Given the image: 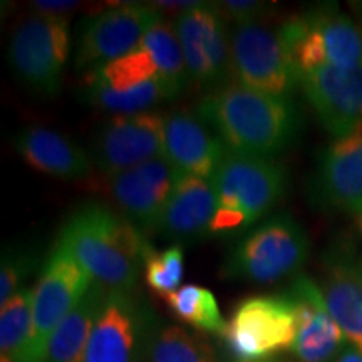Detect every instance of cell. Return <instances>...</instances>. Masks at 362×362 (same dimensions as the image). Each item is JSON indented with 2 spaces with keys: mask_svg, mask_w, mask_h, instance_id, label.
<instances>
[{
  "mask_svg": "<svg viewBox=\"0 0 362 362\" xmlns=\"http://www.w3.org/2000/svg\"><path fill=\"white\" fill-rule=\"evenodd\" d=\"M202 121L226 149L274 158L297 141L302 117L291 98H277L228 83L210 90L197 104Z\"/></svg>",
  "mask_w": 362,
  "mask_h": 362,
  "instance_id": "cell-1",
  "label": "cell"
},
{
  "mask_svg": "<svg viewBox=\"0 0 362 362\" xmlns=\"http://www.w3.org/2000/svg\"><path fill=\"white\" fill-rule=\"evenodd\" d=\"M59 240L107 291L133 292L153 250L133 221L101 203H86L74 210Z\"/></svg>",
  "mask_w": 362,
  "mask_h": 362,
  "instance_id": "cell-2",
  "label": "cell"
},
{
  "mask_svg": "<svg viewBox=\"0 0 362 362\" xmlns=\"http://www.w3.org/2000/svg\"><path fill=\"white\" fill-rule=\"evenodd\" d=\"M216 214L210 237L242 238L282 202L288 175L274 158L242 155L226 149L211 176Z\"/></svg>",
  "mask_w": 362,
  "mask_h": 362,
  "instance_id": "cell-3",
  "label": "cell"
},
{
  "mask_svg": "<svg viewBox=\"0 0 362 362\" xmlns=\"http://www.w3.org/2000/svg\"><path fill=\"white\" fill-rule=\"evenodd\" d=\"M310 242L304 226L287 214L257 225L226 253L220 277L252 284H274L292 277L305 265Z\"/></svg>",
  "mask_w": 362,
  "mask_h": 362,
  "instance_id": "cell-4",
  "label": "cell"
},
{
  "mask_svg": "<svg viewBox=\"0 0 362 362\" xmlns=\"http://www.w3.org/2000/svg\"><path fill=\"white\" fill-rule=\"evenodd\" d=\"M277 30L298 76L322 66L362 69V25L336 6L312 7Z\"/></svg>",
  "mask_w": 362,
  "mask_h": 362,
  "instance_id": "cell-5",
  "label": "cell"
},
{
  "mask_svg": "<svg viewBox=\"0 0 362 362\" xmlns=\"http://www.w3.org/2000/svg\"><path fill=\"white\" fill-rule=\"evenodd\" d=\"M296 334L297 307L285 292L238 302L220 339L237 362H259L291 351Z\"/></svg>",
  "mask_w": 362,
  "mask_h": 362,
  "instance_id": "cell-6",
  "label": "cell"
},
{
  "mask_svg": "<svg viewBox=\"0 0 362 362\" xmlns=\"http://www.w3.org/2000/svg\"><path fill=\"white\" fill-rule=\"evenodd\" d=\"M94 280L57 238L34 288L33 329L17 362H44L47 344L62 319L79 304Z\"/></svg>",
  "mask_w": 362,
  "mask_h": 362,
  "instance_id": "cell-7",
  "label": "cell"
},
{
  "mask_svg": "<svg viewBox=\"0 0 362 362\" xmlns=\"http://www.w3.org/2000/svg\"><path fill=\"white\" fill-rule=\"evenodd\" d=\"M71 52V24L66 16L35 13L13 30L8 62L22 83L40 96H56L62 88Z\"/></svg>",
  "mask_w": 362,
  "mask_h": 362,
  "instance_id": "cell-8",
  "label": "cell"
},
{
  "mask_svg": "<svg viewBox=\"0 0 362 362\" xmlns=\"http://www.w3.org/2000/svg\"><path fill=\"white\" fill-rule=\"evenodd\" d=\"M189 83L208 93L228 84L232 67V30L216 4L200 2L173 21Z\"/></svg>",
  "mask_w": 362,
  "mask_h": 362,
  "instance_id": "cell-9",
  "label": "cell"
},
{
  "mask_svg": "<svg viewBox=\"0 0 362 362\" xmlns=\"http://www.w3.org/2000/svg\"><path fill=\"white\" fill-rule=\"evenodd\" d=\"M232 67L237 83L277 98H291L298 72L279 30L259 24L232 29Z\"/></svg>",
  "mask_w": 362,
  "mask_h": 362,
  "instance_id": "cell-10",
  "label": "cell"
},
{
  "mask_svg": "<svg viewBox=\"0 0 362 362\" xmlns=\"http://www.w3.org/2000/svg\"><path fill=\"white\" fill-rule=\"evenodd\" d=\"M160 19V12L146 4H116L103 8L84 21L76 66L90 71L136 51Z\"/></svg>",
  "mask_w": 362,
  "mask_h": 362,
  "instance_id": "cell-11",
  "label": "cell"
},
{
  "mask_svg": "<svg viewBox=\"0 0 362 362\" xmlns=\"http://www.w3.org/2000/svg\"><path fill=\"white\" fill-rule=\"evenodd\" d=\"M156 322L153 310L133 293L110 291L90 332L84 362H141Z\"/></svg>",
  "mask_w": 362,
  "mask_h": 362,
  "instance_id": "cell-12",
  "label": "cell"
},
{
  "mask_svg": "<svg viewBox=\"0 0 362 362\" xmlns=\"http://www.w3.org/2000/svg\"><path fill=\"white\" fill-rule=\"evenodd\" d=\"M307 193L327 214H362V129L334 138L319 153Z\"/></svg>",
  "mask_w": 362,
  "mask_h": 362,
  "instance_id": "cell-13",
  "label": "cell"
},
{
  "mask_svg": "<svg viewBox=\"0 0 362 362\" xmlns=\"http://www.w3.org/2000/svg\"><path fill=\"white\" fill-rule=\"evenodd\" d=\"M165 155V117L156 112L112 116L93 144L94 166L106 176Z\"/></svg>",
  "mask_w": 362,
  "mask_h": 362,
  "instance_id": "cell-14",
  "label": "cell"
},
{
  "mask_svg": "<svg viewBox=\"0 0 362 362\" xmlns=\"http://www.w3.org/2000/svg\"><path fill=\"white\" fill-rule=\"evenodd\" d=\"M180 171L165 155L107 176L112 200L139 230H158Z\"/></svg>",
  "mask_w": 362,
  "mask_h": 362,
  "instance_id": "cell-15",
  "label": "cell"
},
{
  "mask_svg": "<svg viewBox=\"0 0 362 362\" xmlns=\"http://www.w3.org/2000/svg\"><path fill=\"white\" fill-rule=\"evenodd\" d=\"M298 88L334 138L362 129V69L315 67L300 72Z\"/></svg>",
  "mask_w": 362,
  "mask_h": 362,
  "instance_id": "cell-16",
  "label": "cell"
},
{
  "mask_svg": "<svg viewBox=\"0 0 362 362\" xmlns=\"http://www.w3.org/2000/svg\"><path fill=\"white\" fill-rule=\"evenodd\" d=\"M287 293L297 307L293 357L298 362H332L347 339L330 314L322 288L307 275H297Z\"/></svg>",
  "mask_w": 362,
  "mask_h": 362,
  "instance_id": "cell-17",
  "label": "cell"
},
{
  "mask_svg": "<svg viewBox=\"0 0 362 362\" xmlns=\"http://www.w3.org/2000/svg\"><path fill=\"white\" fill-rule=\"evenodd\" d=\"M322 292L347 342L362 352V260L347 243L327 248L322 257Z\"/></svg>",
  "mask_w": 362,
  "mask_h": 362,
  "instance_id": "cell-18",
  "label": "cell"
},
{
  "mask_svg": "<svg viewBox=\"0 0 362 362\" xmlns=\"http://www.w3.org/2000/svg\"><path fill=\"white\" fill-rule=\"evenodd\" d=\"M215 214L216 193L211 180L180 173L158 232L178 243H194L210 237Z\"/></svg>",
  "mask_w": 362,
  "mask_h": 362,
  "instance_id": "cell-19",
  "label": "cell"
},
{
  "mask_svg": "<svg viewBox=\"0 0 362 362\" xmlns=\"http://www.w3.org/2000/svg\"><path fill=\"white\" fill-rule=\"evenodd\" d=\"M225 153V144L197 112L175 111L165 117V156L180 173L210 180Z\"/></svg>",
  "mask_w": 362,
  "mask_h": 362,
  "instance_id": "cell-20",
  "label": "cell"
},
{
  "mask_svg": "<svg viewBox=\"0 0 362 362\" xmlns=\"http://www.w3.org/2000/svg\"><path fill=\"white\" fill-rule=\"evenodd\" d=\"M13 148L25 165L61 180H81L93 173L88 153L66 134L42 126H30L13 136Z\"/></svg>",
  "mask_w": 362,
  "mask_h": 362,
  "instance_id": "cell-21",
  "label": "cell"
},
{
  "mask_svg": "<svg viewBox=\"0 0 362 362\" xmlns=\"http://www.w3.org/2000/svg\"><path fill=\"white\" fill-rule=\"evenodd\" d=\"M107 288L94 282L78 305L57 325L47 344L44 362H84L86 349L106 300Z\"/></svg>",
  "mask_w": 362,
  "mask_h": 362,
  "instance_id": "cell-22",
  "label": "cell"
},
{
  "mask_svg": "<svg viewBox=\"0 0 362 362\" xmlns=\"http://www.w3.org/2000/svg\"><path fill=\"white\" fill-rule=\"evenodd\" d=\"M141 362H220V354L200 334L156 322L144 344Z\"/></svg>",
  "mask_w": 362,
  "mask_h": 362,
  "instance_id": "cell-23",
  "label": "cell"
},
{
  "mask_svg": "<svg viewBox=\"0 0 362 362\" xmlns=\"http://www.w3.org/2000/svg\"><path fill=\"white\" fill-rule=\"evenodd\" d=\"M141 45L155 59L168 101L178 98L188 88L189 78L173 21L161 17L144 35Z\"/></svg>",
  "mask_w": 362,
  "mask_h": 362,
  "instance_id": "cell-24",
  "label": "cell"
},
{
  "mask_svg": "<svg viewBox=\"0 0 362 362\" xmlns=\"http://www.w3.org/2000/svg\"><path fill=\"white\" fill-rule=\"evenodd\" d=\"M166 305L175 319L203 334L221 337L226 330V320L216 302L214 292L197 284L180 287L175 293L165 298Z\"/></svg>",
  "mask_w": 362,
  "mask_h": 362,
  "instance_id": "cell-25",
  "label": "cell"
},
{
  "mask_svg": "<svg viewBox=\"0 0 362 362\" xmlns=\"http://www.w3.org/2000/svg\"><path fill=\"white\" fill-rule=\"evenodd\" d=\"M83 99L90 106L115 112L116 116H133L149 112L156 104L168 101V96L160 79L148 81L128 90H115L93 81H84Z\"/></svg>",
  "mask_w": 362,
  "mask_h": 362,
  "instance_id": "cell-26",
  "label": "cell"
},
{
  "mask_svg": "<svg viewBox=\"0 0 362 362\" xmlns=\"http://www.w3.org/2000/svg\"><path fill=\"white\" fill-rule=\"evenodd\" d=\"M33 288H21L0 310V362H17L33 329Z\"/></svg>",
  "mask_w": 362,
  "mask_h": 362,
  "instance_id": "cell-27",
  "label": "cell"
},
{
  "mask_svg": "<svg viewBox=\"0 0 362 362\" xmlns=\"http://www.w3.org/2000/svg\"><path fill=\"white\" fill-rule=\"evenodd\" d=\"M160 79L158 66L143 45L126 56L88 71L86 81L99 83L115 90H128L148 81Z\"/></svg>",
  "mask_w": 362,
  "mask_h": 362,
  "instance_id": "cell-28",
  "label": "cell"
},
{
  "mask_svg": "<svg viewBox=\"0 0 362 362\" xmlns=\"http://www.w3.org/2000/svg\"><path fill=\"white\" fill-rule=\"evenodd\" d=\"M144 280L153 292L166 298L183 287L185 252L181 245H173L163 252L151 250L144 260Z\"/></svg>",
  "mask_w": 362,
  "mask_h": 362,
  "instance_id": "cell-29",
  "label": "cell"
},
{
  "mask_svg": "<svg viewBox=\"0 0 362 362\" xmlns=\"http://www.w3.org/2000/svg\"><path fill=\"white\" fill-rule=\"evenodd\" d=\"M0 264V305L21 291V285L37 267L39 257L34 248L6 247Z\"/></svg>",
  "mask_w": 362,
  "mask_h": 362,
  "instance_id": "cell-30",
  "label": "cell"
},
{
  "mask_svg": "<svg viewBox=\"0 0 362 362\" xmlns=\"http://www.w3.org/2000/svg\"><path fill=\"white\" fill-rule=\"evenodd\" d=\"M220 12L226 21L233 22L235 25L259 24L272 11V4L259 2V0H223L216 2Z\"/></svg>",
  "mask_w": 362,
  "mask_h": 362,
  "instance_id": "cell-31",
  "label": "cell"
},
{
  "mask_svg": "<svg viewBox=\"0 0 362 362\" xmlns=\"http://www.w3.org/2000/svg\"><path fill=\"white\" fill-rule=\"evenodd\" d=\"M34 8L40 13H52V16H61L62 12L72 11L78 7L76 2H34Z\"/></svg>",
  "mask_w": 362,
  "mask_h": 362,
  "instance_id": "cell-32",
  "label": "cell"
},
{
  "mask_svg": "<svg viewBox=\"0 0 362 362\" xmlns=\"http://www.w3.org/2000/svg\"><path fill=\"white\" fill-rule=\"evenodd\" d=\"M332 362H362V352L352 347L351 344H347Z\"/></svg>",
  "mask_w": 362,
  "mask_h": 362,
  "instance_id": "cell-33",
  "label": "cell"
},
{
  "mask_svg": "<svg viewBox=\"0 0 362 362\" xmlns=\"http://www.w3.org/2000/svg\"><path fill=\"white\" fill-rule=\"evenodd\" d=\"M357 8H359V12H361V25H362V2L359 4V7H357Z\"/></svg>",
  "mask_w": 362,
  "mask_h": 362,
  "instance_id": "cell-34",
  "label": "cell"
},
{
  "mask_svg": "<svg viewBox=\"0 0 362 362\" xmlns=\"http://www.w3.org/2000/svg\"><path fill=\"white\" fill-rule=\"evenodd\" d=\"M259 362H284V361H274V359H270V361H259Z\"/></svg>",
  "mask_w": 362,
  "mask_h": 362,
  "instance_id": "cell-35",
  "label": "cell"
},
{
  "mask_svg": "<svg viewBox=\"0 0 362 362\" xmlns=\"http://www.w3.org/2000/svg\"><path fill=\"white\" fill-rule=\"evenodd\" d=\"M359 226H361V232H362V214H361V220H359Z\"/></svg>",
  "mask_w": 362,
  "mask_h": 362,
  "instance_id": "cell-36",
  "label": "cell"
}]
</instances>
